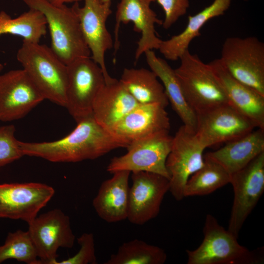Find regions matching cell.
I'll use <instances>...</instances> for the list:
<instances>
[{"instance_id": "6da1fadb", "label": "cell", "mask_w": 264, "mask_h": 264, "mask_svg": "<svg viewBox=\"0 0 264 264\" xmlns=\"http://www.w3.org/2000/svg\"><path fill=\"white\" fill-rule=\"evenodd\" d=\"M77 123L69 134L56 141H20L23 155L40 157L52 162H77L95 159L112 150L128 146L99 125L92 115Z\"/></svg>"}, {"instance_id": "7a4b0ae2", "label": "cell", "mask_w": 264, "mask_h": 264, "mask_svg": "<svg viewBox=\"0 0 264 264\" xmlns=\"http://www.w3.org/2000/svg\"><path fill=\"white\" fill-rule=\"evenodd\" d=\"M17 59L44 99L66 107L67 66L50 47L23 41Z\"/></svg>"}, {"instance_id": "3957f363", "label": "cell", "mask_w": 264, "mask_h": 264, "mask_svg": "<svg viewBox=\"0 0 264 264\" xmlns=\"http://www.w3.org/2000/svg\"><path fill=\"white\" fill-rule=\"evenodd\" d=\"M29 9L41 12L45 19L51 38V49L66 65L90 51L83 35L77 14L66 4L56 6L46 0H22Z\"/></svg>"}, {"instance_id": "277c9868", "label": "cell", "mask_w": 264, "mask_h": 264, "mask_svg": "<svg viewBox=\"0 0 264 264\" xmlns=\"http://www.w3.org/2000/svg\"><path fill=\"white\" fill-rule=\"evenodd\" d=\"M204 238L199 246L187 250L188 264H256L263 262V249L249 250L220 225L212 215L206 216Z\"/></svg>"}, {"instance_id": "5b68a950", "label": "cell", "mask_w": 264, "mask_h": 264, "mask_svg": "<svg viewBox=\"0 0 264 264\" xmlns=\"http://www.w3.org/2000/svg\"><path fill=\"white\" fill-rule=\"evenodd\" d=\"M175 69L183 95L196 113L228 104L223 88L210 64L189 49Z\"/></svg>"}, {"instance_id": "8992f818", "label": "cell", "mask_w": 264, "mask_h": 264, "mask_svg": "<svg viewBox=\"0 0 264 264\" xmlns=\"http://www.w3.org/2000/svg\"><path fill=\"white\" fill-rule=\"evenodd\" d=\"M234 78L264 95V44L256 37H228L219 59Z\"/></svg>"}, {"instance_id": "52a82bcc", "label": "cell", "mask_w": 264, "mask_h": 264, "mask_svg": "<svg viewBox=\"0 0 264 264\" xmlns=\"http://www.w3.org/2000/svg\"><path fill=\"white\" fill-rule=\"evenodd\" d=\"M172 140L169 132H163L133 141L126 148L125 154L110 160L107 170L111 174L120 171L148 172L170 179L166 161Z\"/></svg>"}, {"instance_id": "ba28073f", "label": "cell", "mask_w": 264, "mask_h": 264, "mask_svg": "<svg viewBox=\"0 0 264 264\" xmlns=\"http://www.w3.org/2000/svg\"><path fill=\"white\" fill-rule=\"evenodd\" d=\"M67 66L66 108L77 123L92 115V105L105 83L101 67L90 57L78 59Z\"/></svg>"}, {"instance_id": "9c48e42d", "label": "cell", "mask_w": 264, "mask_h": 264, "mask_svg": "<svg viewBox=\"0 0 264 264\" xmlns=\"http://www.w3.org/2000/svg\"><path fill=\"white\" fill-rule=\"evenodd\" d=\"M205 149L195 132L183 125L173 136L166 167L170 176L169 192L176 200L185 198L184 189L186 182L203 165Z\"/></svg>"}, {"instance_id": "30bf717a", "label": "cell", "mask_w": 264, "mask_h": 264, "mask_svg": "<svg viewBox=\"0 0 264 264\" xmlns=\"http://www.w3.org/2000/svg\"><path fill=\"white\" fill-rule=\"evenodd\" d=\"M28 224L27 231L39 258L37 264H53L60 247L70 248L74 244L69 217L61 209L48 211Z\"/></svg>"}, {"instance_id": "8fae6325", "label": "cell", "mask_w": 264, "mask_h": 264, "mask_svg": "<svg viewBox=\"0 0 264 264\" xmlns=\"http://www.w3.org/2000/svg\"><path fill=\"white\" fill-rule=\"evenodd\" d=\"M234 199L228 230L238 238L242 225L264 192V152L231 175Z\"/></svg>"}, {"instance_id": "7c38bea8", "label": "cell", "mask_w": 264, "mask_h": 264, "mask_svg": "<svg viewBox=\"0 0 264 264\" xmlns=\"http://www.w3.org/2000/svg\"><path fill=\"white\" fill-rule=\"evenodd\" d=\"M111 2L101 0H84L83 6L78 2L72 6L78 18L81 29L89 49L91 59L102 68L105 83L113 80L109 74L105 63V54L113 47L114 41L107 29L106 22L111 13Z\"/></svg>"}, {"instance_id": "4fadbf2b", "label": "cell", "mask_w": 264, "mask_h": 264, "mask_svg": "<svg viewBox=\"0 0 264 264\" xmlns=\"http://www.w3.org/2000/svg\"><path fill=\"white\" fill-rule=\"evenodd\" d=\"M254 124L229 104L197 113L196 136L206 149L251 132Z\"/></svg>"}, {"instance_id": "5bb4252c", "label": "cell", "mask_w": 264, "mask_h": 264, "mask_svg": "<svg viewBox=\"0 0 264 264\" xmlns=\"http://www.w3.org/2000/svg\"><path fill=\"white\" fill-rule=\"evenodd\" d=\"M54 193L52 187L44 183L0 184V218L21 220L28 223Z\"/></svg>"}, {"instance_id": "9a60e30c", "label": "cell", "mask_w": 264, "mask_h": 264, "mask_svg": "<svg viewBox=\"0 0 264 264\" xmlns=\"http://www.w3.org/2000/svg\"><path fill=\"white\" fill-rule=\"evenodd\" d=\"M132 173L127 219L131 223L143 225L158 215L164 197L169 191V179L151 172Z\"/></svg>"}, {"instance_id": "2e32d148", "label": "cell", "mask_w": 264, "mask_h": 264, "mask_svg": "<svg viewBox=\"0 0 264 264\" xmlns=\"http://www.w3.org/2000/svg\"><path fill=\"white\" fill-rule=\"evenodd\" d=\"M155 0H120L117 6L114 26L113 47L116 53L120 46L119 32L121 23L130 22L133 24L135 31L141 34L135 52L137 62L142 55L148 50L158 49L162 42L156 35L155 25H161L159 19L151 8L152 2Z\"/></svg>"}, {"instance_id": "e0dca14e", "label": "cell", "mask_w": 264, "mask_h": 264, "mask_svg": "<svg viewBox=\"0 0 264 264\" xmlns=\"http://www.w3.org/2000/svg\"><path fill=\"white\" fill-rule=\"evenodd\" d=\"M44 98L23 69L0 74V121L20 119Z\"/></svg>"}, {"instance_id": "ac0fdd59", "label": "cell", "mask_w": 264, "mask_h": 264, "mask_svg": "<svg viewBox=\"0 0 264 264\" xmlns=\"http://www.w3.org/2000/svg\"><path fill=\"white\" fill-rule=\"evenodd\" d=\"M166 107L159 104H139L110 131L129 145L153 134L169 132L170 119Z\"/></svg>"}, {"instance_id": "d6986e66", "label": "cell", "mask_w": 264, "mask_h": 264, "mask_svg": "<svg viewBox=\"0 0 264 264\" xmlns=\"http://www.w3.org/2000/svg\"><path fill=\"white\" fill-rule=\"evenodd\" d=\"M209 64L223 88L228 104L256 128L264 130V95L234 78L219 59Z\"/></svg>"}, {"instance_id": "ffe728a7", "label": "cell", "mask_w": 264, "mask_h": 264, "mask_svg": "<svg viewBox=\"0 0 264 264\" xmlns=\"http://www.w3.org/2000/svg\"><path fill=\"white\" fill-rule=\"evenodd\" d=\"M131 172L120 171L101 184L92 200L98 216L108 223H115L127 219Z\"/></svg>"}, {"instance_id": "44dd1931", "label": "cell", "mask_w": 264, "mask_h": 264, "mask_svg": "<svg viewBox=\"0 0 264 264\" xmlns=\"http://www.w3.org/2000/svg\"><path fill=\"white\" fill-rule=\"evenodd\" d=\"M138 103L119 80L105 83L92 105V116L103 128L110 131Z\"/></svg>"}, {"instance_id": "7402d4cb", "label": "cell", "mask_w": 264, "mask_h": 264, "mask_svg": "<svg viewBox=\"0 0 264 264\" xmlns=\"http://www.w3.org/2000/svg\"><path fill=\"white\" fill-rule=\"evenodd\" d=\"M225 143L205 155L219 163L231 175L264 152V130L258 128Z\"/></svg>"}, {"instance_id": "603a6c76", "label": "cell", "mask_w": 264, "mask_h": 264, "mask_svg": "<svg viewBox=\"0 0 264 264\" xmlns=\"http://www.w3.org/2000/svg\"><path fill=\"white\" fill-rule=\"evenodd\" d=\"M232 0H214L194 15L188 17L185 29L180 33L163 41L158 50L167 60L175 61L188 49L192 41L200 35V30L210 20L222 15L229 8Z\"/></svg>"}, {"instance_id": "cb8c5ba5", "label": "cell", "mask_w": 264, "mask_h": 264, "mask_svg": "<svg viewBox=\"0 0 264 264\" xmlns=\"http://www.w3.org/2000/svg\"><path fill=\"white\" fill-rule=\"evenodd\" d=\"M144 54L150 69L161 81L173 109L180 118L183 125L195 132L197 113L185 99L175 70L165 60L157 56L154 50H148Z\"/></svg>"}, {"instance_id": "d4e9b609", "label": "cell", "mask_w": 264, "mask_h": 264, "mask_svg": "<svg viewBox=\"0 0 264 264\" xmlns=\"http://www.w3.org/2000/svg\"><path fill=\"white\" fill-rule=\"evenodd\" d=\"M138 104H169L164 87L156 74L145 68H125L119 80Z\"/></svg>"}, {"instance_id": "484cf974", "label": "cell", "mask_w": 264, "mask_h": 264, "mask_svg": "<svg viewBox=\"0 0 264 264\" xmlns=\"http://www.w3.org/2000/svg\"><path fill=\"white\" fill-rule=\"evenodd\" d=\"M202 166L189 178L184 197L204 196L230 183L231 175L219 163L204 155Z\"/></svg>"}, {"instance_id": "4316f807", "label": "cell", "mask_w": 264, "mask_h": 264, "mask_svg": "<svg viewBox=\"0 0 264 264\" xmlns=\"http://www.w3.org/2000/svg\"><path fill=\"white\" fill-rule=\"evenodd\" d=\"M46 29L45 19L39 11L29 9L15 18L3 11L0 12V35L12 34L22 38L24 42L39 43Z\"/></svg>"}, {"instance_id": "83f0119b", "label": "cell", "mask_w": 264, "mask_h": 264, "mask_svg": "<svg viewBox=\"0 0 264 264\" xmlns=\"http://www.w3.org/2000/svg\"><path fill=\"white\" fill-rule=\"evenodd\" d=\"M167 254L161 248L134 239L124 242L105 264H163Z\"/></svg>"}, {"instance_id": "f1b7e54d", "label": "cell", "mask_w": 264, "mask_h": 264, "mask_svg": "<svg viewBox=\"0 0 264 264\" xmlns=\"http://www.w3.org/2000/svg\"><path fill=\"white\" fill-rule=\"evenodd\" d=\"M8 259L37 264V252L28 231L17 230L8 234L4 243L0 245V264Z\"/></svg>"}, {"instance_id": "f546056e", "label": "cell", "mask_w": 264, "mask_h": 264, "mask_svg": "<svg viewBox=\"0 0 264 264\" xmlns=\"http://www.w3.org/2000/svg\"><path fill=\"white\" fill-rule=\"evenodd\" d=\"M15 130L12 125L0 127V167L23 156L20 141L15 136Z\"/></svg>"}, {"instance_id": "4dcf8cb0", "label": "cell", "mask_w": 264, "mask_h": 264, "mask_svg": "<svg viewBox=\"0 0 264 264\" xmlns=\"http://www.w3.org/2000/svg\"><path fill=\"white\" fill-rule=\"evenodd\" d=\"M80 249L73 256L61 261H55L53 264H95L94 235L90 233H84L77 239Z\"/></svg>"}, {"instance_id": "1f68e13d", "label": "cell", "mask_w": 264, "mask_h": 264, "mask_svg": "<svg viewBox=\"0 0 264 264\" xmlns=\"http://www.w3.org/2000/svg\"><path fill=\"white\" fill-rule=\"evenodd\" d=\"M162 8L164 19L162 25L165 29L170 28L181 16L184 15L189 7V0H155Z\"/></svg>"}, {"instance_id": "d6a6232c", "label": "cell", "mask_w": 264, "mask_h": 264, "mask_svg": "<svg viewBox=\"0 0 264 264\" xmlns=\"http://www.w3.org/2000/svg\"><path fill=\"white\" fill-rule=\"evenodd\" d=\"M50 3L56 5L61 6L67 3L78 2L82 0H46Z\"/></svg>"}, {"instance_id": "836d02e7", "label": "cell", "mask_w": 264, "mask_h": 264, "mask_svg": "<svg viewBox=\"0 0 264 264\" xmlns=\"http://www.w3.org/2000/svg\"><path fill=\"white\" fill-rule=\"evenodd\" d=\"M103 2H111V0H101Z\"/></svg>"}, {"instance_id": "e575fe53", "label": "cell", "mask_w": 264, "mask_h": 264, "mask_svg": "<svg viewBox=\"0 0 264 264\" xmlns=\"http://www.w3.org/2000/svg\"><path fill=\"white\" fill-rule=\"evenodd\" d=\"M3 68V65L1 64H0V72L2 70Z\"/></svg>"}, {"instance_id": "d590c367", "label": "cell", "mask_w": 264, "mask_h": 264, "mask_svg": "<svg viewBox=\"0 0 264 264\" xmlns=\"http://www.w3.org/2000/svg\"><path fill=\"white\" fill-rule=\"evenodd\" d=\"M244 1H247V0H244Z\"/></svg>"}]
</instances>
